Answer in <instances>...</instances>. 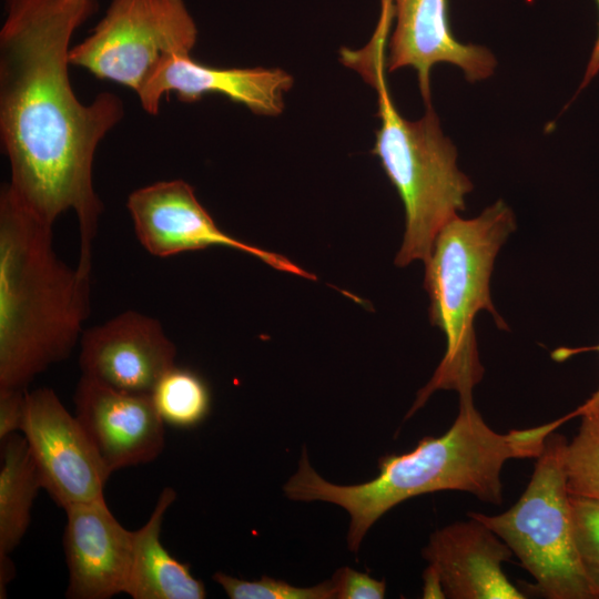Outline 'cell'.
<instances>
[{
	"label": "cell",
	"mask_w": 599,
	"mask_h": 599,
	"mask_svg": "<svg viewBox=\"0 0 599 599\" xmlns=\"http://www.w3.org/2000/svg\"><path fill=\"white\" fill-rule=\"evenodd\" d=\"M97 8V0H6L0 29V135L9 185L47 224L75 214L77 266L87 275L103 212L93 186L94 154L124 114L118 95L101 92L84 104L70 82L72 34Z\"/></svg>",
	"instance_id": "1"
},
{
	"label": "cell",
	"mask_w": 599,
	"mask_h": 599,
	"mask_svg": "<svg viewBox=\"0 0 599 599\" xmlns=\"http://www.w3.org/2000/svg\"><path fill=\"white\" fill-rule=\"evenodd\" d=\"M569 414L548 424L500 434L474 406L460 398L458 415L440 437L426 436L409 453L380 457L379 475L361 485L338 486L323 479L303 450L298 470L284 486L293 500H323L351 516L348 548L357 552L368 529L399 502L422 494L458 490L491 504L502 500L500 474L509 459L537 458L548 436Z\"/></svg>",
	"instance_id": "2"
},
{
	"label": "cell",
	"mask_w": 599,
	"mask_h": 599,
	"mask_svg": "<svg viewBox=\"0 0 599 599\" xmlns=\"http://www.w3.org/2000/svg\"><path fill=\"white\" fill-rule=\"evenodd\" d=\"M90 313V276L54 252L52 225L0 192V388H23L71 354Z\"/></svg>",
	"instance_id": "3"
},
{
	"label": "cell",
	"mask_w": 599,
	"mask_h": 599,
	"mask_svg": "<svg viewBox=\"0 0 599 599\" xmlns=\"http://www.w3.org/2000/svg\"><path fill=\"white\" fill-rule=\"evenodd\" d=\"M385 43L383 38H372L362 51L346 50L343 58L377 91L380 126L372 153L405 207V234L395 264L406 266L416 260L426 264L439 231L465 210L473 183L458 170L456 148L444 135L432 105L416 121L403 118L395 108L385 80Z\"/></svg>",
	"instance_id": "4"
},
{
	"label": "cell",
	"mask_w": 599,
	"mask_h": 599,
	"mask_svg": "<svg viewBox=\"0 0 599 599\" xmlns=\"http://www.w3.org/2000/svg\"><path fill=\"white\" fill-rule=\"evenodd\" d=\"M515 229L511 209L498 200L477 217L457 215L439 231L425 264L424 287L430 300V323L444 333L446 352L406 417L438 389L456 390L459 399L473 397L484 375L474 329L476 315L487 311L498 328L509 329L491 302L489 281L495 258Z\"/></svg>",
	"instance_id": "5"
},
{
	"label": "cell",
	"mask_w": 599,
	"mask_h": 599,
	"mask_svg": "<svg viewBox=\"0 0 599 599\" xmlns=\"http://www.w3.org/2000/svg\"><path fill=\"white\" fill-rule=\"evenodd\" d=\"M567 439H546L531 478L515 505L499 515L469 512L493 530L534 577L547 599H597L579 561L564 454Z\"/></svg>",
	"instance_id": "6"
},
{
	"label": "cell",
	"mask_w": 599,
	"mask_h": 599,
	"mask_svg": "<svg viewBox=\"0 0 599 599\" xmlns=\"http://www.w3.org/2000/svg\"><path fill=\"white\" fill-rule=\"evenodd\" d=\"M197 28L184 0H111L90 35L69 50L70 65L140 91L171 54H191Z\"/></svg>",
	"instance_id": "7"
},
{
	"label": "cell",
	"mask_w": 599,
	"mask_h": 599,
	"mask_svg": "<svg viewBox=\"0 0 599 599\" xmlns=\"http://www.w3.org/2000/svg\"><path fill=\"white\" fill-rule=\"evenodd\" d=\"M20 432L39 471L42 489L61 508L104 498L112 474L77 416L51 388L26 394Z\"/></svg>",
	"instance_id": "8"
},
{
	"label": "cell",
	"mask_w": 599,
	"mask_h": 599,
	"mask_svg": "<svg viewBox=\"0 0 599 599\" xmlns=\"http://www.w3.org/2000/svg\"><path fill=\"white\" fill-rule=\"evenodd\" d=\"M141 245L153 256L169 257L222 246L247 253L278 271L308 280L316 276L277 253L222 231L183 180L160 181L133 191L126 202Z\"/></svg>",
	"instance_id": "9"
},
{
	"label": "cell",
	"mask_w": 599,
	"mask_h": 599,
	"mask_svg": "<svg viewBox=\"0 0 599 599\" xmlns=\"http://www.w3.org/2000/svg\"><path fill=\"white\" fill-rule=\"evenodd\" d=\"M512 551L478 519L450 524L435 531L423 556L429 566L424 591L451 599H525L509 581L502 562Z\"/></svg>",
	"instance_id": "10"
},
{
	"label": "cell",
	"mask_w": 599,
	"mask_h": 599,
	"mask_svg": "<svg viewBox=\"0 0 599 599\" xmlns=\"http://www.w3.org/2000/svg\"><path fill=\"white\" fill-rule=\"evenodd\" d=\"M176 348L160 322L126 311L81 335L82 375L112 388L151 394L175 365Z\"/></svg>",
	"instance_id": "11"
},
{
	"label": "cell",
	"mask_w": 599,
	"mask_h": 599,
	"mask_svg": "<svg viewBox=\"0 0 599 599\" xmlns=\"http://www.w3.org/2000/svg\"><path fill=\"white\" fill-rule=\"evenodd\" d=\"M74 406L77 418L111 473L148 464L164 449L165 424L151 394L119 390L82 375Z\"/></svg>",
	"instance_id": "12"
},
{
	"label": "cell",
	"mask_w": 599,
	"mask_h": 599,
	"mask_svg": "<svg viewBox=\"0 0 599 599\" xmlns=\"http://www.w3.org/2000/svg\"><path fill=\"white\" fill-rule=\"evenodd\" d=\"M293 79L273 68H215L196 62L191 54H171L150 74L136 97L143 110L158 114L163 95L175 93L193 103L206 94H221L261 115H277Z\"/></svg>",
	"instance_id": "13"
},
{
	"label": "cell",
	"mask_w": 599,
	"mask_h": 599,
	"mask_svg": "<svg viewBox=\"0 0 599 599\" xmlns=\"http://www.w3.org/2000/svg\"><path fill=\"white\" fill-rule=\"evenodd\" d=\"M63 548L69 572L65 597L109 599L124 593L133 551V531L125 529L105 499L65 509Z\"/></svg>",
	"instance_id": "14"
},
{
	"label": "cell",
	"mask_w": 599,
	"mask_h": 599,
	"mask_svg": "<svg viewBox=\"0 0 599 599\" xmlns=\"http://www.w3.org/2000/svg\"><path fill=\"white\" fill-rule=\"evenodd\" d=\"M396 27L389 39L386 68H413L422 97L430 106V69L439 62L455 64L469 82L489 78L496 68L494 54L484 47L459 42L451 33L447 0H390Z\"/></svg>",
	"instance_id": "15"
},
{
	"label": "cell",
	"mask_w": 599,
	"mask_h": 599,
	"mask_svg": "<svg viewBox=\"0 0 599 599\" xmlns=\"http://www.w3.org/2000/svg\"><path fill=\"white\" fill-rule=\"evenodd\" d=\"M175 498L173 488H163L148 521L133 531L132 561L124 592L133 599L205 598L204 583L160 540L164 515Z\"/></svg>",
	"instance_id": "16"
},
{
	"label": "cell",
	"mask_w": 599,
	"mask_h": 599,
	"mask_svg": "<svg viewBox=\"0 0 599 599\" xmlns=\"http://www.w3.org/2000/svg\"><path fill=\"white\" fill-rule=\"evenodd\" d=\"M0 441V555H10L27 532L42 483L23 435Z\"/></svg>",
	"instance_id": "17"
},
{
	"label": "cell",
	"mask_w": 599,
	"mask_h": 599,
	"mask_svg": "<svg viewBox=\"0 0 599 599\" xmlns=\"http://www.w3.org/2000/svg\"><path fill=\"white\" fill-rule=\"evenodd\" d=\"M151 397L163 423L177 428L197 426L211 408L205 380L195 372L176 365L158 380Z\"/></svg>",
	"instance_id": "18"
},
{
	"label": "cell",
	"mask_w": 599,
	"mask_h": 599,
	"mask_svg": "<svg viewBox=\"0 0 599 599\" xmlns=\"http://www.w3.org/2000/svg\"><path fill=\"white\" fill-rule=\"evenodd\" d=\"M581 418L565 447L564 465L569 495L599 500V405L571 412Z\"/></svg>",
	"instance_id": "19"
},
{
	"label": "cell",
	"mask_w": 599,
	"mask_h": 599,
	"mask_svg": "<svg viewBox=\"0 0 599 599\" xmlns=\"http://www.w3.org/2000/svg\"><path fill=\"white\" fill-rule=\"evenodd\" d=\"M231 599H333L336 589L333 579L317 586L301 588L263 576L260 580H242L223 572L213 575Z\"/></svg>",
	"instance_id": "20"
},
{
	"label": "cell",
	"mask_w": 599,
	"mask_h": 599,
	"mask_svg": "<svg viewBox=\"0 0 599 599\" xmlns=\"http://www.w3.org/2000/svg\"><path fill=\"white\" fill-rule=\"evenodd\" d=\"M573 539L582 570L599 598V500L570 495Z\"/></svg>",
	"instance_id": "21"
},
{
	"label": "cell",
	"mask_w": 599,
	"mask_h": 599,
	"mask_svg": "<svg viewBox=\"0 0 599 599\" xmlns=\"http://www.w3.org/2000/svg\"><path fill=\"white\" fill-rule=\"evenodd\" d=\"M332 579L336 589L335 599H382L385 597L384 580H375L369 575L348 567L338 569Z\"/></svg>",
	"instance_id": "22"
},
{
	"label": "cell",
	"mask_w": 599,
	"mask_h": 599,
	"mask_svg": "<svg viewBox=\"0 0 599 599\" xmlns=\"http://www.w3.org/2000/svg\"><path fill=\"white\" fill-rule=\"evenodd\" d=\"M27 389L0 388V440L21 429Z\"/></svg>",
	"instance_id": "23"
},
{
	"label": "cell",
	"mask_w": 599,
	"mask_h": 599,
	"mask_svg": "<svg viewBox=\"0 0 599 599\" xmlns=\"http://www.w3.org/2000/svg\"><path fill=\"white\" fill-rule=\"evenodd\" d=\"M595 351L599 353V344L595 346H586V347H559L555 349L551 353V357L556 362H565L566 359L570 358L573 355ZM599 405V388L581 405L582 407H590Z\"/></svg>",
	"instance_id": "24"
},
{
	"label": "cell",
	"mask_w": 599,
	"mask_h": 599,
	"mask_svg": "<svg viewBox=\"0 0 599 599\" xmlns=\"http://www.w3.org/2000/svg\"><path fill=\"white\" fill-rule=\"evenodd\" d=\"M598 9H599V0H596ZM599 72V22H598V35L597 40L595 42L585 75L583 80L578 89L577 92H580L583 88H586L589 82L597 75Z\"/></svg>",
	"instance_id": "25"
},
{
	"label": "cell",
	"mask_w": 599,
	"mask_h": 599,
	"mask_svg": "<svg viewBox=\"0 0 599 599\" xmlns=\"http://www.w3.org/2000/svg\"><path fill=\"white\" fill-rule=\"evenodd\" d=\"M14 578V565L9 555H0V597H6V588Z\"/></svg>",
	"instance_id": "26"
}]
</instances>
